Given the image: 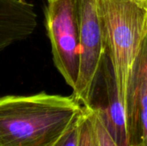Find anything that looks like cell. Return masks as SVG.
I'll use <instances>...</instances> for the list:
<instances>
[{
  "label": "cell",
  "mask_w": 147,
  "mask_h": 146,
  "mask_svg": "<svg viewBox=\"0 0 147 146\" xmlns=\"http://www.w3.org/2000/svg\"><path fill=\"white\" fill-rule=\"evenodd\" d=\"M82 111L72 96L0 97V146H53Z\"/></svg>",
  "instance_id": "cell-1"
},
{
  "label": "cell",
  "mask_w": 147,
  "mask_h": 146,
  "mask_svg": "<svg viewBox=\"0 0 147 146\" xmlns=\"http://www.w3.org/2000/svg\"><path fill=\"white\" fill-rule=\"evenodd\" d=\"M107 56L126 104L134 66L147 34V11L129 0H99Z\"/></svg>",
  "instance_id": "cell-2"
},
{
  "label": "cell",
  "mask_w": 147,
  "mask_h": 146,
  "mask_svg": "<svg viewBox=\"0 0 147 146\" xmlns=\"http://www.w3.org/2000/svg\"><path fill=\"white\" fill-rule=\"evenodd\" d=\"M78 8L80 59L72 96L85 107L99 80L107 48L99 0H78Z\"/></svg>",
  "instance_id": "cell-3"
},
{
  "label": "cell",
  "mask_w": 147,
  "mask_h": 146,
  "mask_svg": "<svg viewBox=\"0 0 147 146\" xmlns=\"http://www.w3.org/2000/svg\"><path fill=\"white\" fill-rule=\"evenodd\" d=\"M46 28L54 65L73 89L78 82L80 59L78 0L48 1Z\"/></svg>",
  "instance_id": "cell-4"
},
{
  "label": "cell",
  "mask_w": 147,
  "mask_h": 146,
  "mask_svg": "<svg viewBox=\"0 0 147 146\" xmlns=\"http://www.w3.org/2000/svg\"><path fill=\"white\" fill-rule=\"evenodd\" d=\"M100 117L108 133L118 146L128 143L124 103L119 95L110 61L106 54L99 80L87 106Z\"/></svg>",
  "instance_id": "cell-5"
},
{
  "label": "cell",
  "mask_w": 147,
  "mask_h": 146,
  "mask_svg": "<svg viewBox=\"0 0 147 146\" xmlns=\"http://www.w3.org/2000/svg\"><path fill=\"white\" fill-rule=\"evenodd\" d=\"M130 146H147V34L134 66L125 104Z\"/></svg>",
  "instance_id": "cell-6"
},
{
  "label": "cell",
  "mask_w": 147,
  "mask_h": 146,
  "mask_svg": "<svg viewBox=\"0 0 147 146\" xmlns=\"http://www.w3.org/2000/svg\"><path fill=\"white\" fill-rule=\"evenodd\" d=\"M36 26L33 3L27 0H0V52L28 38Z\"/></svg>",
  "instance_id": "cell-7"
},
{
  "label": "cell",
  "mask_w": 147,
  "mask_h": 146,
  "mask_svg": "<svg viewBox=\"0 0 147 146\" xmlns=\"http://www.w3.org/2000/svg\"><path fill=\"white\" fill-rule=\"evenodd\" d=\"M78 146H100L91 117V112L88 107H84L80 125Z\"/></svg>",
  "instance_id": "cell-8"
},
{
  "label": "cell",
  "mask_w": 147,
  "mask_h": 146,
  "mask_svg": "<svg viewBox=\"0 0 147 146\" xmlns=\"http://www.w3.org/2000/svg\"><path fill=\"white\" fill-rule=\"evenodd\" d=\"M84 111V107H83ZM82 113L76 118V120L69 126L65 133L59 137L53 146H78L80 125L82 120Z\"/></svg>",
  "instance_id": "cell-9"
},
{
  "label": "cell",
  "mask_w": 147,
  "mask_h": 146,
  "mask_svg": "<svg viewBox=\"0 0 147 146\" xmlns=\"http://www.w3.org/2000/svg\"><path fill=\"white\" fill-rule=\"evenodd\" d=\"M89 108L90 109V112H91V117L93 120V123L95 126V129H96L97 137H98L100 146H118L117 144L115 142V140L113 139V138L108 133L105 126L102 122L98 114L90 108Z\"/></svg>",
  "instance_id": "cell-10"
},
{
  "label": "cell",
  "mask_w": 147,
  "mask_h": 146,
  "mask_svg": "<svg viewBox=\"0 0 147 146\" xmlns=\"http://www.w3.org/2000/svg\"><path fill=\"white\" fill-rule=\"evenodd\" d=\"M129 1L147 11V0H129Z\"/></svg>",
  "instance_id": "cell-11"
},
{
  "label": "cell",
  "mask_w": 147,
  "mask_h": 146,
  "mask_svg": "<svg viewBox=\"0 0 147 146\" xmlns=\"http://www.w3.org/2000/svg\"><path fill=\"white\" fill-rule=\"evenodd\" d=\"M48 1H51V0H47V2H48Z\"/></svg>",
  "instance_id": "cell-12"
}]
</instances>
